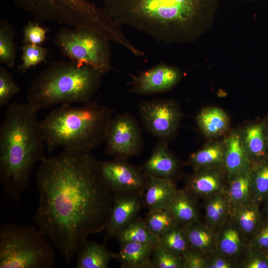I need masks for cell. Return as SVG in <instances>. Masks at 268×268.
<instances>
[{
  "mask_svg": "<svg viewBox=\"0 0 268 268\" xmlns=\"http://www.w3.org/2000/svg\"><path fill=\"white\" fill-rule=\"evenodd\" d=\"M40 163L33 221L69 264L88 236L105 229L113 194L90 151L64 149Z\"/></svg>",
  "mask_w": 268,
  "mask_h": 268,
  "instance_id": "1",
  "label": "cell"
},
{
  "mask_svg": "<svg viewBox=\"0 0 268 268\" xmlns=\"http://www.w3.org/2000/svg\"><path fill=\"white\" fill-rule=\"evenodd\" d=\"M217 0H104L105 13L119 26L126 25L163 43L196 40Z\"/></svg>",
  "mask_w": 268,
  "mask_h": 268,
  "instance_id": "2",
  "label": "cell"
},
{
  "mask_svg": "<svg viewBox=\"0 0 268 268\" xmlns=\"http://www.w3.org/2000/svg\"><path fill=\"white\" fill-rule=\"evenodd\" d=\"M38 111L28 102H13L0 127V182L15 201L27 188L34 166L45 157Z\"/></svg>",
  "mask_w": 268,
  "mask_h": 268,
  "instance_id": "3",
  "label": "cell"
},
{
  "mask_svg": "<svg viewBox=\"0 0 268 268\" xmlns=\"http://www.w3.org/2000/svg\"><path fill=\"white\" fill-rule=\"evenodd\" d=\"M113 112L90 101L57 107L40 121L46 147L91 151L105 141Z\"/></svg>",
  "mask_w": 268,
  "mask_h": 268,
  "instance_id": "4",
  "label": "cell"
},
{
  "mask_svg": "<svg viewBox=\"0 0 268 268\" xmlns=\"http://www.w3.org/2000/svg\"><path fill=\"white\" fill-rule=\"evenodd\" d=\"M104 74L85 64L72 61L49 63L31 83L27 102L37 110L90 101Z\"/></svg>",
  "mask_w": 268,
  "mask_h": 268,
  "instance_id": "5",
  "label": "cell"
},
{
  "mask_svg": "<svg viewBox=\"0 0 268 268\" xmlns=\"http://www.w3.org/2000/svg\"><path fill=\"white\" fill-rule=\"evenodd\" d=\"M36 227L8 223L0 228V268H52L55 252Z\"/></svg>",
  "mask_w": 268,
  "mask_h": 268,
  "instance_id": "6",
  "label": "cell"
},
{
  "mask_svg": "<svg viewBox=\"0 0 268 268\" xmlns=\"http://www.w3.org/2000/svg\"><path fill=\"white\" fill-rule=\"evenodd\" d=\"M37 21L55 22L71 27H88L110 38L116 23L100 8L86 0H11Z\"/></svg>",
  "mask_w": 268,
  "mask_h": 268,
  "instance_id": "7",
  "label": "cell"
},
{
  "mask_svg": "<svg viewBox=\"0 0 268 268\" xmlns=\"http://www.w3.org/2000/svg\"><path fill=\"white\" fill-rule=\"evenodd\" d=\"M110 41L99 31L88 27L62 28L54 39L64 56L91 66L103 74L113 70Z\"/></svg>",
  "mask_w": 268,
  "mask_h": 268,
  "instance_id": "8",
  "label": "cell"
},
{
  "mask_svg": "<svg viewBox=\"0 0 268 268\" xmlns=\"http://www.w3.org/2000/svg\"><path fill=\"white\" fill-rule=\"evenodd\" d=\"M105 142L106 153L114 158L126 160L137 155L142 145L137 122L129 113L115 116L109 124Z\"/></svg>",
  "mask_w": 268,
  "mask_h": 268,
  "instance_id": "9",
  "label": "cell"
},
{
  "mask_svg": "<svg viewBox=\"0 0 268 268\" xmlns=\"http://www.w3.org/2000/svg\"><path fill=\"white\" fill-rule=\"evenodd\" d=\"M139 113L144 128L164 141L176 134L182 115L177 103L166 99L142 102L139 106Z\"/></svg>",
  "mask_w": 268,
  "mask_h": 268,
  "instance_id": "10",
  "label": "cell"
},
{
  "mask_svg": "<svg viewBox=\"0 0 268 268\" xmlns=\"http://www.w3.org/2000/svg\"><path fill=\"white\" fill-rule=\"evenodd\" d=\"M98 167L104 182L113 194H144L147 177L143 170L126 160L98 161Z\"/></svg>",
  "mask_w": 268,
  "mask_h": 268,
  "instance_id": "11",
  "label": "cell"
},
{
  "mask_svg": "<svg viewBox=\"0 0 268 268\" xmlns=\"http://www.w3.org/2000/svg\"><path fill=\"white\" fill-rule=\"evenodd\" d=\"M131 78L130 92L145 95L170 90L180 80L181 73L173 66L160 63Z\"/></svg>",
  "mask_w": 268,
  "mask_h": 268,
  "instance_id": "12",
  "label": "cell"
},
{
  "mask_svg": "<svg viewBox=\"0 0 268 268\" xmlns=\"http://www.w3.org/2000/svg\"><path fill=\"white\" fill-rule=\"evenodd\" d=\"M142 193L113 194V204L108 224L104 230L107 237L117 238L137 218L144 205Z\"/></svg>",
  "mask_w": 268,
  "mask_h": 268,
  "instance_id": "13",
  "label": "cell"
},
{
  "mask_svg": "<svg viewBox=\"0 0 268 268\" xmlns=\"http://www.w3.org/2000/svg\"><path fill=\"white\" fill-rule=\"evenodd\" d=\"M224 175L223 168L195 171L188 178L185 190L191 196L210 197L223 191Z\"/></svg>",
  "mask_w": 268,
  "mask_h": 268,
  "instance_id": "14",
  "label": "cell"
},
{
  "mask_svg": "<svg viewBox=\"0 0 268 268\" xmlns=\"http://www.w3.org/2000/svg\"><path fill=\"white\" fill-rule=\"evenodd\" d=\"M223 141V168L227 178L250 170L252 165L244 146L241 132H231Z\"/></svg>",
  "mask_w": 268,
  "mask_h": 268,
  "instance_id": "15",
  "label": "cell"
},
{
  "mask_svg": "<svg viewBox=\"0 0 268 268\" xmlns=\"http://www.w3.org/2000/svg\"><path fill=\"white\" fill-rule=\"evenodd\" d=\"M179 168L180 163L168 149L166 141L160 140L142 170L146 175L173 179Z\"/></svg>",
  "mask_w": 268,
  "mask_h": 268,
  "instance_id": "16",
  "label": "cell"
},
{
  "mask_svg": "<svg viewBox=\"0 0 268 268\" xmlns=\"http://www.w3.org/2000/svg\"><path fill=\"white\" fill-rule=\"evenodd\" d=\"M143 202L148 210L167 208L177 190L172 179L146 175Z\"/></svg>",
  "mask_w": 268,
  "mask_h": 268,
  "instance_id": "17",
  "label": "cell"
},
{
  "mask_svg": "<svg viewBox=\"0 0 268 268\" xmlns=\"http://www.w3.org/2000/svg\"><path fill=\"white\" fill-rule=\"evenodd\" d=\"M241 132L244 146L252 165L268 159V141L263 121L249 125Z\"/></svg>",
  "mask_w": 268,
  "mask_h": 268,
  "instance_id": "18",
  "label": "cell"
},
{
  "mask_svg": "<svg viewBox=\"0 0 268 268\" xmlns=\"http://www.w3.org/2000/svg\"><path fill=\"white\" fill-rule=\"evenodd\" d=\"M198 126L203 134L210 139L222 136L230 126L227 114L222 109L207 107L201 109L196 117Z\"/></svg>",
  "mask_w": 268,
  "mask_h": 268,
  "instance_id": "19",
  "label": "cell"
},
{
  "mask_svg": "<svg viewBox=\"0 0 268 268\" xmlns=\"http://www.w3.org/2000/svg\"><path fill=\"white\" fill-rule=\"evenodd\" d=\"M117 254L109 251L104 243L86 240L77 253V268H107L110 262L117 258Z\"/></svg>",
  "mask_w": 268,
  "mask_h": 268,
  "instance_id": "20",
  "label": "cell"
},
{
  "mask_svg": "<svg viewBox=\"0 0 268 268\" xmlns=\"http://www.w3.org/2000/svg\"><path fill=\"white\" fill-rule=\"evenodd\" d=\"M155 246L135 242L120 244L117 258L122 268H151V260Z\"/></svg>",
  "mask_w": 268,
  "mask_h": 268,
  "instance_id": "21",
  "label": "cell"
},
{
  "mask_svg": "<svg viewBox=\"0 0 268 268\" xmlns=\"http://www.w3.org/2000/svg\"><path fill=\"white\" fill-rule=\"evenodd\" d=\"M234 221L243 237L249 239L257 230L264 216L260 210V204L252 201L231 208Z\"/></svg>",
  "mask_w": 268,
  "mask_h": 268,
  "instance_id": "22",
  "label": "cell"
},
{
  "mask_svg": "<svg viewBox=\"0 0 268 268\" xmlns=\"http://www.w3.org/2000/svg\"><path fill=\"white\" fill-rule=\"evenodd\" d=\"M251 170L228 178L222 193L231 208L253 201Z\"/></svg>",
  "mask_w": 268,
  "mask_h": 268,
  "instance_id": "23",
  "label": "cell"
},
{
  "mask_svg": "<svg viewBox=\"0 0 268 268\" xmlns=\"http://www.w3.org/2000/svg\"><path fill=\"white\" fill-rule=\"evenodd\" d=\"M225 146L223 140L209 143L190 156L188 163L194 171L223 168Z\"/></svg>",
  "mask_w": 268,
  "mask_h": 268,
  "instance_id": "24",
  "label": "cell"
},
{
  "mask_svg": "<svg viewBox=\"0 0 268 268\" xmlns=\"http://www.w3.org/2000/svg\"><path fill=\"white\" fill-rule=\"evenodd\" d=\"M167 208L176 223L183 227L197 222L198 212L194 201L185 190H177Z\"/></svg>",
  "mask_w": 268,
  "mask_h": 268,
  "instance_id": "25",
  "label": "cell"
},
{
  "mask_svg": "<svg viewBox=\"0 0 268 268\" xmlns=\"http://www.w3.org/2000/svg\"><path fill=\"white\" fill-rule=\"evenodd\" d=\"M182 228L191 250L202 254L216 248L217 237L210 227L196 222Z\"/></svg>",
  "mask_w": 268,
  "mask_h": 268,
  "instance_id": "26",
  "label": "cell"
},
{
  "mask_svg": "<svg viewBox=\"0 0 268 268\" xmlns=\"http://www.w3.org/2000/svg\"><path fill=\"white\" fill-rule=\"evenodd\" d=\"M243 237L234 221L225 222L217 237L218 252L229 259L238 256L243 248Z\"/></svg>",
  "mask_w": 268,
  "mask_h": 268,
  "instance_id": "27",
  "label": "cell"
},
{
  "mask_svg": "<svg viewBox=\"0 0 268 268\" xmlns=\"http://www.w3.org/2000/svg\"><path fill=\"white\" fill-rule=\"evenodd\" d=\"M120 244L132 242L155 246L159 243V237L148 229L143 219L136 218L117 237Z\"/></svg>",
  "mask_w": 268,
  "mask_h": 268,
  "instance_id": "28",
  "label": "cell"
},
{
  "mask_svg": "<svg viewBox=\"0 0 268 268\" xmlns=\"http://www.w3.org/2000/svg\"><path fill=\"white\" fill-rule=\"evenodd\" d=\"M13 27L5 19L0 20V63L8 67L14 66L16 47Z\"/></svg>",
  "mask_w": 268,
  "mask_h": 268,
  "instance_id": "29",
  "label": "cell"
},
{
  "mask_svg": "<svg viewBox=\"0 0 268 268\" xmlns=\"http://www.w3.org/2000/svg\"><path fill=\"white\" fill-rule=\"evenodd\" d=\"M229 205L222 192L209 197L205 208L206 221L213 230L221 228L226 221Z\"/></svg>",
  "mask_w": 268,
  "mask_h": 268,
  "instance_id": "30",
  "label": "cell"
},
{
  "mask_svg": "<svg viewBox=\"0 0 268 268\" xmlns=\"http://www.w3.org/2000/svg\"><path fill=\"white\" fill-rule=\"evenodd\" d=\"M253 201L260 205L268 198V159L252 166Z\"/></svg>",
  "mask_w": 268,
  "mask_h": 268,
  "instance_id": "31",
  "label": "cell"
},
{
  "mask_svg": "<svg viewBox=\"0 0 268 268\" xmlns=\"http://www.w3.org/2000/svg\"><path fill=\"white\" fill-rule=\"evenodd\" d=\"M143 220L149 230L159 238L177 224L172 213L167 208L148 210Z\"/></svg>",
  "mask_w": 268,
  "mask_h": 268,
  "instance_id": "32",
  "label": "cell"
},
{
  "mask_svg": "<svg viewBox=\"0 0 268 268\" xmlns=\"http://www.w3.org/2000/svg\"><path fill=\"white\" fill-rule=\"evenodd\" d=\"M159 238L161 245L181 256L190 249L183 228L177 224L171 227Z\"/></svg>",
  "mask_w": 268,
  "mask_h": 268,
  "instance_id": "33",
  "label": "cell"
},
{
  "mask_svg": "<svg viewBox=\"0 0 268 268\" xmlns=\"http://www.w3.org/2000/svg\"><path fill=\"white\" fill-rule=\"evenodd\" d=\"M151 264V268H184L182 256L160 243L154 248Z\"/></svg>",
  "mask_w": 268,
  "mask_h": 268,
  "instance_id": "34",
  "label": "cell"
},
{
  "mask_svg": "<svg viewBox=\"0 0 268 268\" xmlns=\"http://www.w3.org/2000/svg\"><path fill=\"white\" fill-rule=\"evenodd\" d=\"M48 50L40 45L24 44L21 48L22 63L18 71L25 73L30 68L46 60Z\"/></svg>",
  "mask_w": 268,
  "mask_h": 268,
  "instance_id": "35",
  "label": "cell"
},
{
  "mask_svg": "<svg viewBox=\"0 0 268 268\" xmlns=\"http://www.w3.org/2000/svg\"><path fill=\"white\" fill-rule=\"evenodd\" d=\"M14 81L12 74L4 67H0V106L8 104L11 98L20 91Z\"/></svg>",
  "mask_w": 268,
  "mask_h": 268,
  "instance_id": "36",
  "label": "cell"
},
{
  "mask_svg": "<svg viewBox=\"0 0 268 268\" xmlns=\"http://www.w3.org/2000/svg\"><path fill=\"white\" fill-rule=\"evenodd\" d=\"M48 31L38 23L29 21L23 29L24 44L41 46L47 39Z\"/></svg>",
  "mask_w": 268,
  "mask_h": 268,
  "instance_id": "37",
  "label": "cell"
},
{
  "mask_svg": "<svg viewBox=\"0 0 268 268\" xmlns=\"http://www.w3.org/2000/svg\"><path fill=\"white\" fill-rule=\"evenodd\" d=\"M248 247L268 255V217L264 216L258 229L250 239Z\"/></svg>",
  "mask_w": 268,
  "mask_h": 268,
  "instance_id": "38",
  "label": "cell"
},
{
  "mask_svg": "<svg viewBox=\"0 0 268 268\" xmlns=\"http://www.w3.org/2000/svg\"><path fill=\"white\" fill-rule=\"evenodd\" d=\"M246 257L242 265L245 268H268V255L248 247Z\"/></svg>",
  "mask_w": 268,
  "mask_h": 268,
  "instance_id": "39",
  "label": "cell"
},
{
  "mask_svg": "<svg viewBox=\"0 0 268 268\" xmlns=\"http://www.w3.org/2000/svg\"><path fill=\"white\" fill-rule=\"evenodd\" d=\"M184 268H207L206 259L202 254L191 249L182 256Z\"/></svg>",
  "mask_w": 268,
  "mask_h": 268,
  "instance_id": "40",
  "label": "cell"
},
{
  "mask_svg": "<svg viewBox=\"0 0 268 268\" xmlns=\"http://www.w3.org/2000/svg\"><path fill=\"white\" fill-rule=\"evenodd\" d=\"M207 268H231L234 265L230 259L218 252L213 253L206 260Z\"/></svg>",
  "mask_w": 268,
  "mask_h": 268,
  "instance_id": "41",
  "label": "cell"
},
{
  "mask_svg": "<svg viewBox=\"0 0 268 268\" xmlns=\"http://www.w3.org/2000/svg\"><path fill=\"white\" fill-rule=\"evenodd\" d=\"M264 130L268 141V116L263 121Z\"/></svg>",
  "mask_w": 268,
  "mask_h": 268,
  "instance_id": "42",
  "label": "cell"
},
{
  "mask_svg": "<svg viewBox=\"0 0 268 268\" xmlns=\"http://www.w3.org/2000/svg\"><path fill=\"white\" fill-rule=\"evenodd\" d=\"M265 202H266V205L265 207V216L268 217V198Z\"/></svg>",
  "mask_w": 268,
  "mask_h": 268,
  "instance_id": "43",
  "label": "cell"
}]
</instances>
